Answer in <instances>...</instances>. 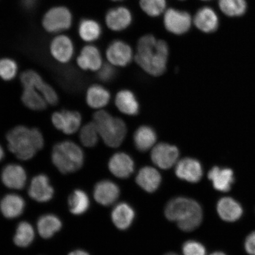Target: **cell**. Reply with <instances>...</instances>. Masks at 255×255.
<instances>
[{"label":"cell","mask_w":255,"mask_h":255,"mask_svg":"<svg viewBox=\"0 0 255 255\" xmlns=\"http://www.w3.org/2000/svg\"><path fill=\"white\" fill-rule=\"evenodd\" d=\"M169 49L165 41L157 40L151 34L140 38L137 44L135 62L148 74L158 76L166 69Z\"/></svg>","instance_id":"cell-1"},{"label":"cell","mask_w":255,"mask_h":255,"mask_svg":"<svg viewBox=\"0 0 255 255\" xmlns=\"http://www.w3.org/2000/svg\"><path fill=\"white\" fill-rule=\"evenodd\" d=\"M9 151L20 160L33 158L43 148L42 132L36 128L18 126L9 130L6 135Z\"/></svg>","instance_id":"cell-2"},{"label":"cell","mask_w":255,"mask_h":255,"mask_svg":"<svg viewBox=\"0 0 255 255\" xmlns=\"http://www.w3.org/2000/svg\"><path fill=\"white\" fill-rule=\"evenodd\" d=\"M165 215L169 221L176 222L184 232L195 230L203 221V210L199 203L184 197L171 200L165 207Z\"/></svg>","instance_id":"cell-3"},{"label":"cell","mask_w":255,"mask_h":255,"mask_svg":"<svg viewBox=\"0 0 255 255\" xmlns=\"http://www.w3.org/2000/svg\"><path fill=\"white\" fill-rule=\"evenodd\" d=\"M53 164L62 174L75 173L84 163V151L77 143L66 140L56 143L52 151Z\"/></svg>","instance_id":"cell-4"},{"label":"cell","mask_w":255,"mask_h":255,"mask_svg":"<svg viewBox=\"0 0 255 255\" xmlns=\"http://www.w3.org/2000/svg\"><path fill=\"white\" fill-rule=\"evenodd\" d=\"M93 122L101 138L110 147H119L126 138L127 129L125 123L119 118L112 116L106 111H97L94 114Z\"/></svg>","instance_id":"cell-5"},{"label":"cell","mask_w":255,"mask_h":255,"mask_svg":"<svg viewBox=\"0 0 255 255\" xmlns=\"http://www.w3.org/2000/svg\"><path fill=\"white\" fill-rule=\"evenodd\" d=\"M22 87L36 88L43 96L48 105H56L59 102V96L52 86L44 81L39 73L33 70H27L20 75Z\"/></svg>","instance_id":"cell-6"},{"label":"cell","mask_w":255,"mask_h":255,"mask_svg":"<svg viewBox=\"0 0 255 255\" xmlns=\"http://www.w3.org/2000/svg\"><path fill=\"white\" fill-rule=\"evenodd\" d=\"M51 121L56 129L66 135L74 134L82 127L81 114L76 111H56L52 115Z\"/></svg>","instance_id":"cell-7"},{"label":"cell","mask_w":255,"mask_h":255,"mask_svg":"<svg viewBox=\"0 0 255 255\" xmlns=\"http://www.w3.org/2000/svg\"><path fill=\"white\" fill-rule=\"evenodd\" d=\"M72 20V14L68 8L56 7L50 9L44 15L43 25L49 33H57L68 29Z\"/></svg>","instance_id":"cell-8"},{"label":"cell","mask_w":255,"mask_h":255,"mask_svg":"<svg viewBox=\"0 0 255 255\" xmlns=\"http://www.w3.org/2000/svg\"><path fill=\"white\" fill-rule=\"evenodd\" d=\"M192 22L190 14L184 11L170 8L165 11L164 24L165 28L170 33L181 35L190 30Z\"/></svg>","instance_id":"cell-9"},{"label":"cell","mask_w":255,"mask_h":255,"mask_svg":"<svg viewBox=\"0 0 255 255\" xmlns=\"http://www.w3.org/2000/svg\"><path fill=\"white\" fill-rule=\"evenodd\" d=\"M151 156L155 165L159 168L167 170L177 163L179 151L174 145L167 143H159L152 148Z\"/></svg>","instance_id":"cell-10"},{"label":"cell","mask_w":255,"mask_h":255,"mask_svg":"<svg viewBox=\"0 0 255 255\" xmlns=\"http://www.w3.org/2000/svg\"><path fill=\"white\" fill-rule=\"evenodd\" d=\"M50 52L56 62L66 65L71 62L74 56V45L69 37L59 35L51 41Z\"/></svg>","instance_id":"cell-11"},{"label":"cell","mask_w":255,"mask_h":255,"mask_svg":"<svg viewBox=\"0 0 255 255\" xmlns=\"http://www.w3.org/2000/svg\"><path fill=\"white\" fill-rule=\"evenodd\" d=\"M175 172L180 179L193 183L199 182L203 176L200 162L191 158H185L177 162Z\"/></svg>","instance_id":"cell-12"},{"label":"cell","mask_w":255,"mask_h":255,"mask_svg":"<svg viewBox=\"0 0 255 255\" xmlns=\"http://www.w3.org/2000/svg\"><path fill=\"white\" fill-rule=\"evenodd\" d=\"M28 193L32 199L46 203L53 198L54 189L47 175L39 174L32 179Z\"/></svg>","instance_id":"cell-13"},{"label":"cell","mask_w":255,"mask_h":255,"mask_svg":"<svg viewBox=\"0 0 255 255\" xmlns=\"http://www.w3.org/2000/svg\"><path fill=\"white\" fill-rule=\"evenodd\" d=\"M106 56L112 65L126 66L131 61L132 51L128 44L123 41L116 40L108 46Z\"/></svg>","instance_id":"cell-14"},{"label":"cell","mask_w":255,"mask_h":255,"mask_svg":"<svg viewBox=\"0 0 255 255\" xmlns=\"http://www.w3.org/2000/svg\"><path fill=\"white\" fill-rule=\"evenodd\" d=\"M1 178L3 184L9 189L21 190L26 184L27 174L20 165L9 164L3 168Z\"/></svg>","instance_id":"cell-15"},{"label":"cell","mask_w":255,"mask_h":255,"mask_svg":"<svg viewBox=\"0 0 255 255\" xmlns=\"http://www.w3.org/2000/svg\"><path fill=\"white\" fill-rule=\"evenodd\" d=\"M76 64L82 71H98L103 65L100 51L94 46H85L76 59Z\"/></svg>","instance_id":"cell-16"},{"label":"cell","mask_w":255,"mask_h":255,"mask_svg":"<svg viewBox=\"0 0 255 255\" xmlns=\"http://www.w3.org/2000/svg\"><path fill=\"white\" fill-rule=\"evenodd\" d=\"M120 191L119 186L113 181L103 180L96 184L94 191V198L101 205H113L119 199Z\"/></svg>","instance_id":"cell-17"},{"label":"cell","mask_w":255,"mask_h":255,"mask_svg":"<svg viewBox=\"0 0 255 255\" xmlns=\"http://www.w3.org/2000/svg\"><path fill=\"white\" fill-rule=\"evenodd\" d=\"M108 167L115 176L126 178L134 170V162L126 153L118 152L110 158Z\"/></svg>","instance_id":"cell-18"},{"label":"cell","mask_w":255,"mask_h":255,"mask_svg":"<svg viewBox=\"0 0 255 255\" xmlns=\"http://www.w3.org/2000/svg\"><path fill=\"white\" fill-rule=\"evenodd\" d=\"M132 19L129 9L124 7L110 9L105 17L107 26L116 31L126 29L131 23Z\"/></svg>","instance_id":"cell-19"},{"label":"cell","mask_w":255,"mask_h":255,"mask_svg":"<svg viewBox=\"0 0 255 255\" xmlns=\"http://www.w3.org/2000/svg\"><path fill=\"white\" fill-rule=\"evenodd\" d=\"M208 178L217 190L227 192L231 189L234 182V172L230 168L214 167L208 173Z\"/></svg>","instance_id":"cell-20"},{"label":"cell","mask_w":255,"mask_h":255,"mask_svg":"<svg viewBox=\"0 0 255 255\" xmlns=\"http://www.w3.org/2000/svg\"><path fill=\"white\" fill-rule=\"evenodd\" d=\"M25 205L23 197L18 194H8L3 197L0 203V210L5 218L15 219L23 213Z\"/></svg>","instance_id":"cell-21"},{"label":"cell","mask_w":255,"mask_h":255,"mask_svg":"<svg viewBox=\"0 0 255 255\" xmlns=\"http://www.w3.org/2000/svg\"><path fill=\"white\" fill-rule=\"evenodd\" d=\"M217 210L223 221L234 222L238 221L243 214V209L237 200L232 197H223L218 202Z\"/></svg>","instance_id":"cell-22"},{"label":"cell","mask_w":255,"mask_h":255,"mask_svg":"<svg viewBox=\"0 0 255 255\" xmlns=\"http://www.w3.org/2000/svg\"><path fill=\"white\" fill-rule=\"evenodd\" d=\"M196 27L205 33H212L218 27L219 19L216 12L210 7L199 9L194 18Z\"/></svg>","instance_id":"cell-23"},{"label":"cell","mask_w":255,"mask_h":255,"mask_svg":"<svg viewBox=\"0 0 255 255\" xmlns=\"http://www.w3.org/2000/svg\"><path fill=\"white\" fill-rule=\"evenodd\" d=\"M136 182L142 189L148 193H152L157 190L160 185L161 176L155 168L144 167L138 172Z\"/></svg>","instance_id":"cell-24"},{"label":"cell","mask_w":255,"mask_h":255,"mask_svg":"<svg viewBox=\"0 0 255 255\" xmlns=\"http://www.w3.org/2000/svg\"><path fill=\"white\" fill-rule=\"evenodd\" d=\"M110 99V92L100 85L91 86L86 93V102L92 109H103L109 103Z\"/></svg>","instance_id":"cell-25"},{"label":"cell","mask_w":255,"mask_h":255,"mask_svg":"<svg viewBox=\"0 0 255 255\" xmlns=\"http://www.w3.org/2000/svg\"><path fill=\"white\" fill-rule=\"evenodd\" d=\"M111 218L118 229L126 230L131 225L135 218L134 210L128 204L121 203L114 207Z\"/></svg>","instance_id":"cell-26"},{"label":"cell","mask_w":255,"mask_h":255,"mask_svg":"<svg viewBox=\"0 0 255 255\" xmlns=\"http://www.w3.org/2000/svg\"><path fill=\"white\" fill-rule=\"evenodd\" d=\"M23 88L21 99L25 107L34 111H41L46 109L48 104L38 89L31 87Z\"/></svg>","instance_id":"cell-27"},{"label":"cell","mask_w":255,"mask_h":255,"mask_svg":"<svg viewBox=\"0 0 255 255\" xmlns=\"http://www.w3.org/2000/svg\"><path fill=\"white\" fill-rule=\"evenodd\" d=\"M37 230L41 238H52L62 228V222L55 215L46 214L41 216L37 221Z\"/></svg>","instance_id":"cell-28"},{"label":"cell","mask_w":255,"mask_h":255,"mask_svg":"<svg viewBox=\"0 0 255 255\" xmlns=\"http://www.w3.org/2000/svg\"><path fill=\"white\" fill-rule=\"evenodd\" d=\"M116 106L123 113L135 116L139 112V104L135 95L128 90L121 91L116 98Z\"/></svg>","instance_id":"cell-29"},{"label":"cell","mask_w":255,"mask_h":255,"mask_svg":"<svg viewBox=\"0 0 255 255\" xmlns=\"http://www.w3.org/2000/svg\"><path fill=\"white\" fill-rule=\"evenodd\" d=\"M136 148L139 151H148L154 145L157 141V135L152 128L148 126L140 127L133 136Z\"/></svg>","instance_id":"cell-30"},{"label":"cell","mask_w":255,"mask_h":255,"mask_svg":"<svg viewBox=\"0 0 255 255\" xmlns=\"http://www.w3.org/2000/svg\"><path fill=\"white\" fill-rule=\"evenodd\" d=\"M68 205L73 215H81L88 210L90 201L84 191L76 190L69 197Z\"/></svg>","instance_id":"cell-31"},{"label":"cell","mask_w":255,"mask_h":255,"mask_svg":"<svg viewBox=\"0 0 255 255\" xmlns=\"http://www.w3.org/2000/svg\"><path fill=\"white\" fill-rule=\"evenodd\" d=\"M102 29L100 25L93 20L85 19L79 24V34L86 42H93L100 37Z\"/></svg>","instance_id":"cell-32"},{"label":"cell","mask_w":255,"mask_h":255,"mask_svg":"<svg viewBox=\"0 0 255 255\" xmlns=\"http://www.w3.org/2000/svg\"><path fill=\"white\" fill-rule=\"evenodd\" d=\"M34 237L33 226L27 222H21L16 229L14 243L18 247L27 248L33 242Z\"/></svg>","instance_id":"cell-33"},{"label":"cell","mask_w":255,"mask_h":255,"mask_svg":"<svg viewBox=\"0 0 255 255\" xmlns=\"http://www.w3.org/2000/svg\"><path fill=\"white\" fill-rule=\"evenodd\" d=\"M100 137V133L93 121L82 127L79 131L80 141L86 147H94L97 144Z\"/></svg>","instance_id":"cell-34"},{"label":"cell","mask_w":255,"mask_h":255,"mask_svg":"<svg viewBox=\"0 0 255 255\" xmlns=\"http://www.w3.org/2000/svg\"><path fill=\"white\" fill-rule=\"evenodd\" d=\"M219 5L223 13L231 17L243 15L247 9L245 0H219Z\"/></svg>","instance_id":"cell-35"},{"label":"cell","mask_w":255,"mask_h":255,"mask_svg":"<svg viewBox=\"0 0 255 255\" xmlns=\"http://www.w3.org/2000/svg\"><path fill=\"white\" fill-rule=\"evenodd\" d=\"M18 66L14 60L10 58L0 59V79L4 81H11L18 74Z\"/></svg>","instance_id":"cell-36"},{"label":"cell","mask_w":255,"mask_h":255,"mask_svg":"<svg viewBox=\"0 0 255 255\" xmlns=\"http://www.w3.org/2000/svg\"><path fill=\"white\" fill-rule=\"evenodd\" d=\"M140 7L146 14L151 17H157L166 8L165 0H140Z\"/></svg>","instance_id":"cell-37"},{"label":"cell","mask_w":255,"mask_h":255,"mask_svg":"<svg viewBox=\"0 0 255 255\" xmlns=\"http://www.w3.org/2000/svg\"><path fill=\"white\" fill-rule=\"evenodd\" d=\"M183 253L184 255H206L205 247L194 241L185 242L183 246Z\"/></svg>","instance_id":"cell-38"},{"label":"cell","mask_w":255,"mask_h":255,"mask_svg":"<svg viewBox=\"0 0 255 255\" xmlns=\"http://www.w3.org/2000/svg\"><path fill=\"white\" fill-rule=\"evenodd\" d=\"M116 75V69L111 64H105L98 71V78L100 81L108 82L113 80Z\"/></svg>","instance_id":"cell-39"},{"label":"cell","mask_w":255,"mask_h":255,"mask_svg":"<svg viewBox=\"0 0 255 255\" xmlns=\"http://www.w3.org/2000/svg\"><path fill=\"white\" fill-rule=\"evenodd\" d=\"M245 250L250 255H255V231L252 232L245 241Z\"/></svg>","instance_id":"cell-40"},{"label":"cell","mask_w":255,"mask_h":255,"mask_svg":"<svg viewBox=\"0 0 255 255\" xmlns=\"http://www.w3.org/2000/svg\"><path fill=\"white\" fill-rule=\"evenodd\" d=\"M38 0H21V5L26 9H32L36 5Z\"/></svg>","instance_id":"cell-41"},{"label":"cell","mask_w":255,"mask_h":255,"mask_svg":"<svg viewBox=\"0 0 255 255\" xmlns=\"http://www.w3.org/2000/svg\"><path fill=\"white\" fill-rule=\"evenodd\" d=\"M68 255H89L87 252L81 250L71 252Z\"/></svg>","instance_id":"cell-42"},{"label":"cell","mask_w":255,"mask_h":255,"mask_svg":"<svg viewBox=\"0 0 255 255\" xmlns=\"http://www.w3.org/2000/svg\"><path fill=\"white\" fill-rule=\"evenodd\" d=\"M4 149L2 147V146L0 145V162H1L3 158H4Z\"/></svg>","instance_id":"cell-43"},{"label":"cell","mask_w":255,"mask_h":255,"mask_svg":"<svg viewBox=\"0 0 255 255\" xmlns=\"http://www.w3.org/2000/svg\"><path fill=\"white\" fill-rule=\"evenodd\" d=\"M210 255H226L224 253H221V252H216V253H213Z\"/></svg>","instance_id":"cell-44"},{"label":"cell","mask_w":255,"mask_h":255,"mask_svg":"<svg viewBox=\"0 0 255 255\" xmlns=\"http://www.w3.org/2000/svg\"><path fill=\"white\" fill-rule=\"evenodd\" d=\"M165 255H177L176 254L170 253H168L167 254H165Z\"/></svg>","instance_id":"cell-45"},{"label":"cell","mask_w":255,"mask_h":255,"mask_svg":"<svg viewBox=\"0 0 255 255\" xmlns=\"http://www.w3.org/2000/svg\"><path fill=\"white\" fill-rule=\"evenodd\" d=\"M112 1H121V0H112Z\"/></svg>","instance_id":"cell-46"},{"label":"cell","mask_w":255,"mask_h":255,"mask_svg":"<svg viewBox=\"0 0 255 255\" xmlns=\"http://www.w3.org/2000/svg\"><path fill=\"white\" fill-rule=\"evenodd\" d=\"M203 1H207V0H203Z\"/></svg>","instance_id":"cell-47"}]
</instances>
